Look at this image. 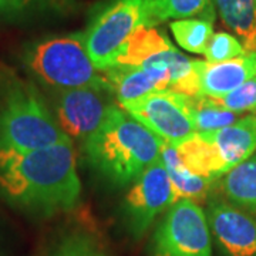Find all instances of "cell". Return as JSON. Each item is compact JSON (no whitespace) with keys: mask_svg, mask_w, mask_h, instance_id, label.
Wrapping results in <instances>:
<instances>
[{"mask_svg":"<svg viewBox=\"0 0 256 256\" xmlns=\"http://www.w3.org/2000/svg\"><path fill=\"white\" fill-rule=\"evenodd\" d=\"M102 74L107 80L110 92L118 101V106L137 100L152 92H164L160 82L141 67L116 64L106 68Z\"/></svg>","mask_w":256,"mask_h":256,"instance_id":"4fadbf2b","label":"cell"},{"mask_svg":"<svg viewBox=\"0 0 256 256\" xmlns=\"http://www.w3.org/2000/svg\"><path fill=\"white\" fill-rule=\"evenodd\" d=\"M48 256H108L101 242L87 232H73L62 239V242Z\"/></svg>","mask_w":256,"mask_h":256,"instance_id":"603a6c76","label":"cell"},{"mask_svg":"<svg viewBox=\"0 0 256 256\" xmlns=\"http://www.w3.org/2000/svg\"><path fill=\"white\" fill-rule=\"evenodd\" d=\"M104 92L92 87L53 92L54 117L70 140H87L100 127L111 104Z\"/></svg>","mask_w":256,"mask_h":256,"instance_id":"9c48e42d","label":"cell"},{"mask_svg":"<svg viewBox=\"0 0 256 256\" xmlns=\"http://www.w3.org/2000/svg\"><path fill=\"white\" fill-rule=\"evenodd\" d=\"M185 106L191 117L195 132H210L228 127L238 120V114L224 108L214 98L205 96H185Z\"/></svg>","mask_w":256,"mask_h":256,"instance_id":"ffe728a7","label":"cell"},{"mask_svg":"<svg viewBox=\"0 0 256 256\" xmlns=\"http://www.w3.org/2000/svg\"><path fill=\"white\" fill-rule=\"evenodd\" d=\"M76 9L74 0H0V23L58 18Z\"/></svg>","mask_w":256,"mask_h":256,"instance_id":"e0dca14e","label":"cell"},{"mask_svg":"<svg viewBox=\"0 0 256 256\" xmlns=\"http://www.w3.org/2000/svg\"><path fill=\"white\" fill-rule=\"evenodd\" d=\"M255 3H256V0H255Z\"/></svg>","mask_w":256,"mask_h":256,"instance_id":"484cf974","label":"cell"},{"mask_svg":"<svg viewBox=\"0 0 256 256\" xmlns=\"http://www.w3.org/2000/svg\"><path fill=\"white\" fill-rule=\"evenodd\" d=\"M220 160L222 176L256 152V114L238 118L228 127L206 132Z\"/></svg>","mask_w":256,"mask_h":256,"instance_id":"8fae6325","label":"cell"},{"mask_svg":"<svg viewBox=\"0 0 256 256\" xmlns=\"http://www.w3.org/2000/svg\"><path fill=\"white\" fill-rule=\"evenodd\" d=\"M256 76V52L222 63L202 62L200 68L201 96L220 100Z\"/></svg>","mask_w":256,"mask_h":256,"instance_id":"7c38bea8","label":"cell"},{"mask_svg":"<svg viewBox=\"0 0 256 256\" xmlns=\"http://www.w3.org/2000/svg\"><path fill=\"white\" fill-rule=\"evenodd\" d=\"M246 53V48L240 43L238 37L226 32H218L214 33L210 38L204 56L206 58L205 62L208 63H222Z\"/></svg>","mask_w":256,"mask_h":256,"instance_id":"cb8c5ba5","label":"cell"},{"mask_svg":"<svg viewBox=\"0 0 256 256\" xmlns=\"http://www.w3.org/2000/svg\"><path fill=\"white\" fill-rule=\"evenodd\" d=\"M161 160L165 165L166 174L172 184L176 200H191L195 202L204 201L210 190V181L191 174L181 162L175 146L170 144H161Z\"/></svg>","mask_w":256,"mask_h":256,"instance_id":"9a60e30c","label":"cell"},{"mask_svg":"<svg viewBox=\"0 0 256 256\" xmlns=\"http://www.w3.org/2000/svg\"><path fill=\"white\" fill-rule=\"evenodd\" d=\"M120 107L165 144L176 146L195 134L181 92H152L137 100L120 104Z\"/></svg>","mask_w":256,"mask_h":256,"instance_id":"ba28073f","label":"cell"},{"mask_svg":"<svg viewBox=\"0 0 256 256\" xmlns=\"http://www.w3.org/2000/svg\"><path fill=\"white\" fill-rule=\"evenodd\" d=\"M220 185L229 202L256 218V152L224 175Z\"/></svg>","mask_w":256,"mask_h":256,"instance_id":"2e32d148","label":"cell"},{"mask_svg":"<svg viewBox=\"0 0 256 256\" xmlns=\"http://www.w3.org/2000/svg\"><path fill=\"white\" fill-rule=\"evenodd\" d=\"M162 141L120 106L111 104L101 126L84 141L92 168L117 186H127L161 158Z\"/></svg>","mask_w":256,"mask_h":256,"instance_id":"7a4b0ae2","label":"cell"},{"mask_svg":"<svg viewBox=\"0 0 256 256\" xmlns=\"http://www.w3.org/2000/svg\"><path fill=\"white\" fill-rule=\"evenodd\" d=\"M146 26H154L151 0H107L97 6L84 30L94 66L100 72L111 67L128 37Z\"/></svg>","mask_w":256,"mask_h":256,"instance_id":"5b68a950","label":"cell"},{"mask_svg":"<svg viewBox=\"0 0 256 256\" xmlns=\"http://www.w3.org/2000/svg\"><path fill=\"white\" fill-rule=\"evenodd\" d=\"M172 43L164 32L158 30L156 26L140 28L128 37L124 46L120 48L116 56L114 64L121 66H136L140 67L150 57L158 54L161 52L172 48Z\"/></svg>","mask_w":256,"mask_h":256,"instance_id":"ac0fdd59","label":"cell"},{"mask_svg":"<svg viewBox=\"0 0 256 256\" xmlns=\"http://www.w3.org/2000/svg\"><path fill=\"white\" fill-rule=\"evenodd\" d=\"M154 26L166 20L191 18H215L214 0H151Z\"/></svg>","mask_w":256,"mask_h":256,"instance_id":"44dd1931","label":"cell"},{"mask_svg":"<svg viewBox=\"0 0 256 256\" xmlns=\"http://www.w3.org/2000/svg\"><path fill=\"white\" fill-rule=\"evenodd\" d=\"M66 140L36 84L0 64V146L30 151Z\"/></svg>","mask_w":256,"mask_h":256,"instance_id":"3957f363","label":"cell"},{"mask_svg":"<svg viewBox=\"0 0 256 256\" xmlns=\"http://www.w3.org/2000/svg\"><path fill=\"white\" fill-rule=\"evenodd\" d=\"M214 4L246 52H256L255 0H214Z\"/></svg>","mask_w":256,"mask_h":256,"instance_id":"d6986e66","label":"cell"},{"mask_svg":"<svg viewBox=\"0 0 256 256\" xmlns=\"http://www.w3.org/2000/svg\"><path fill=\"white\" fill-rule=\"evenodd\" d=\"M151 256H212L210 225L198 202L178 200L165 212L152 235Z\"/></svg>","mask_w":256,"mask_h":256,"instance_id":"8992f818","label":"cell"},{"mask_svg":"<svg viewBox=\"0 0 256 256\" xmlns=\"http://www.w3.org/2000/svg\"><path fill=\"white\" fill-rule=\"evenodd\" d=\"M210 235L228 256H256V218L232 202L212 196L206 204Z\"/></svg>","mask_w":256,"mask_h":256,"instance_id":"30bf717a","label":"cell"},{"mask_svg":"<svg viewBox=\"0 0 256 256\" xmlns=\"http://www.w3.org/2000/svg\"><path fill=\"white\" fill-rule=\"evenodd\" d=\"M215 101L224 108L238 116L245 112H256V76L244 82L236 90L229 92L228 96Z\"/></svg>","mask_w":256,"mask_h":256,"instance_id":"d4e9b609","label":"cell"},{"mask_svg":"<svg viewBox=\"0 0 256 256\" xmlns=\"http://www.w3.org/2000/svg\"><path fill=\"white\" fill-rule=\"evenodd\" d=\"M80 195L73 140L30 151L0 146V196L9 205L52 216L76 208Z\"/></svg>","mask_w":256,"mask_h":256,"instance_id":"6da1fadb","label":"cell"},{"mask_svg":"<svg viewBox=\"0 0 256 256\" xmlns=\"http://www.w3.org/2000/svg\"><path fill=\"white\" fill-rule=\"evenodd\" d=\"M20 62L32 77L53 92L92 87L110 92L104 74L87 52L84 32L32 40L22 48Z\"/></svg>","mask_w":256,"mask_h":256,"instance_id":"277c9868","label":"cell"},{"mask_svg":"<svg viewBox=\"0 0 256 256\" xmlns=\"http://www.w3.org/2000/svg\"><path fill=\"white\" fill-rule=\"evenodd\" d=\"M182 165L194 175L215 181L222 176L216 151L206 132H195L175 146Z\"/></svg>","mask_w":256,"mask_h":256,"instance_id":"5bb4252c","label":"cell"},{"mask_svg":"<svg viewBox=\"0 0 256 256\" xmlns=\"http://www.w3.org/2000/svg\"><path fill=\"white\" fill-rule=\"evenodd\" d=\"M176 201L172 184L160 158L131 184L124 198L122 216L131 236L142 238L156 216L166 212Z\"/></svg>","mask_w":256,"mask_h":256,"instance_id":"52a82bcc","label":"cell"},{"mask_svg":"<svg viewBox=\"0 0 256 256\" xmlns=\"http://www.w3.org/2000/svg\"><path fill=\"white\" fill-rule=\"evenodd\" d=\"M214 20L210 18H191L174 20L170 28L174 34L175 42L184 50L204 54L208 42L214 34Z\"/></svg>","mask_w":256,"mask_h":256,"instance_id":"7402d4cb","label":"cell"}]
</instances>
